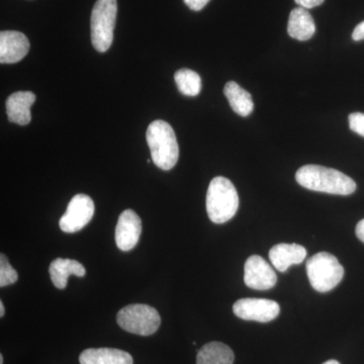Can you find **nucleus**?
Here are the masks:
<instances>
[{
	"instance_id": "1",
	"label": "nucleus",
	"mask_w": 364,
	"mask_h": 364,
	"mask_svg": "<svg viewBox=\"0 0 364 364\" xmlns=\"http://www.w3.org/2000/svg\"><path fill=\"white\" fill-rule=\"evenodd\" d=\"M296 181L303 188L329 195L349 196L356 191L355 181L350 177L320 165L301 167L296 171Z\"/></svg>"
},
{
	"instance_id": "2",
	"label": "nucleus",
	"mask_w": 364,
	"mask_h": 364,
	"mask_svg": "<svg viewBox=\"0 0 364 364\" xmlns=\"http://www.w3.org/2000/svg\"><path fill=\"white\" fill-rule=\"evenodd\" d=\"M146 139L154 164L162 170L173 168L178 161L179 147L172 127L162 119H156L148 127Z\"/></svg>"
},
{
	"instance_id": "3",
	"label": "nucleus",
	"mask_w": 364,
	"mask_h": 364,
	"mask_svg": "<svg viewBox=\"0 0 364 364\" xmlns=\"http://www.w3.org/2000/svg\"><path fill=\"white\" fill-rule=\"evenodd\" d=\"M205 205L210 221L215 224L230 221L239 208V196L234 184L226 177H215L208 186Z\"/></svg>"
},
{
	"instance_id": "4",
	"label": "nucleus",
	"mask_w": 364,
	"mask_h": 364,
	"mask_svg": "<svg viewBox=\"0 0 364 364\" xmlns=\"http://www.w3.org/2000/svg\"><path fill=\"white\" fill-rule=\"evenodd\" d=\"M306 268L311 286L318 293L332 291L344 277L343 267L328 252L315 254L306 261Z\"/></svg>"
},
{
	"instance_id": "5",
	"label": "nucleus",
	"mask_w": 364,
	"mask_h": 364,
	"mask_svg": "<svg viewBox=\"0 0 364 364\" xmlns=\"http://www.w3.org/2000/svg\"><path fill=\"white\" fill-rule=\"evenodd\" d=\"M117 0H97L91 14V43L97 51L107 52L114 41Z\"/></svg>"
},
{
	"instance_id": "6",
	"label": "nucleus",
	"mask_w": 364,
	"mask_h": 364,
	"mask_svg": "<svg viewBox=\"0 0 364 364\" xmlns=\"http://www.w3.org/2000/svg\"><path fill=\"white\" fill-rule=\"evenodd\" d=\"M117 324L124 331L150 336L159 329L161 318L156 309L142 304L124 306L117 315Z\"/></svg>"
},
{
	"instance_id": "7",
	"label": "nucleus",
	"mask_w": 364,
	"mask_h": 364,
	"mask_svg": "<svg viewBox=\"0 0 364 364\" xmlns=\"http://www.w3.org/2000/svg\"><path fill=\"white\" fill-rule=\"evenodd\" d=\"M95 208V203L90 196L82 193L73 196L65 214L60 219V229L69 234L80 231L92 219Z\"/></svg>"
},
{
	"instance_id": "8",
	"label": "nucleus",
	"mask_w": 364,
	"mask_h": 364,
	"mask_svg": "<svg viewBox=\"0 0 364 364\" xmlns=\"http://www.w3.org/2000/svg\"><path fill=\"white\" fill-rule=\"evenodd\" d=\"M233 312L242 320L268 323L279 315L280 306L272 299H241L234 304Z\"/></svg>"
},
{
	"instance_id": "9",
	"label": "nucleus",
	"mask_w": 364,
	"mask_h": 364,
	"mask_svg": "<svg viewBox=\"0 0 364 364\" xmlns=\"http://www.w3.org/2000/svg\"><path fill=\"white\" fill-rule=\"evenodd\" d=\"M277 273L259 255H252L244 267V282L256 291H267L277 284Z\"/></svg>"
},
{
	"instance_id": "10",
	"label": "nucleus",
	"mask_w": 364,
	"mask_h": 364,
	"mask_svg": "<svg viewBox=\"0 0 364 364\" xmlns=\"http://www.w3.org/2000/svg\"><path fill=\"white\" fill-rule=\"evenodd\" d=\"M142 234V221L133 210H126L119 215L116 227V244L122 251L136 247Z\"/></svg>"
},
{
	"instance_id": "11",
	"label": "nucleus",
	"mask_w": 364,
	"mask_h": 364,
	"mask_svg": "<svg viewBox=\"0 0 364 364\" xmlns=\"http://www.w3.org/2000/svg\"><path fill=\"white\" fill-rule=\"evenodd\" d=\"M28 51L30 42L25 33L16 31L0 33V63H18L25 58Z\"/></svg>"
},
{
	"instance_id": "12",
	"label": "nucleus",
	"mask_w": 364,
	"mask_h": 364,
	"mask_svg": "<svg viewBox=\"0 0 364 364\" xmlns=\"http://www.w3.org/2000/svg\"><path fill=\"white\" fill-rule=\"evenodd\" d=\"M36 95L32 91H18L6 100V114L11 123L26 126L30 124L31 107L35 104Z\"/></svg>"
},
{
	"instance_id": "13",
	"label": "nucleus",
	"mask_w": 364,
	"mask_h": 364,
	"mask_svg": "<svg viewBox=\"0 0 364 364\" xmlns=\"http://www.w3.org/2000/svg\"><path fill=\"white\" fill-rule=\"evenodd\" d=\"M306 257V248L299 244L280 243L269 251V259L280 272H287L291 265L301 264Z\"/></svg>"
},
{
	"instance_id": "14",
	"label": "nucleus",
	"mask_w": 364,
	"mask_h": 364,
	"mask_svg": "<svg viewBox=\"0 0 364 364\" xmlns=\"http://www.w3.org/2000/svg\"><path fill=\"white\" fill-rule=\"evenodd\" d=\"M80 364H133L128 352L114 348L86 349L79 356Z\"/></svg>"
},
{
	"instance_id": "15",
	"label": "nucleus",
	"mask_w": 364,
	"mask_h": 364,
	"mask_svg": "<svg viewBox=\"0 0 364 364\" xmlns=\"http://www.w3.org/2000/svg\"><path fill=\"white\" fill-rule=\"evenodd\" d=\"M316 26L313 16L303 7H296L289 14L287 33L293 39L308 41L315 35Z\"/></svg>"
},
{
	"instance_id": "16",
	"label": "nucleus",
	"mask_w": 364,
	"mask_h": 364,
	"mask_svg": "<svg viewBox=\"0 0 364 364\" xmlns=\"http://www.w3.org/2000/svg\"><path fill=\"white\" fill-rule=\"evenodd\" d=\"M50 277L54 286L59 289H64L70 275L85 277V267L78 261L57 258L51 263L49 268Z\"/></svg>"
},
{
	"instance_id": "17",
	"label": "nucleus",
	"mask_w": 364,
	"mask_h": 364,
	"mask_svg": "<svg viewBox=\"0 0 364 364\" xmlns=\"http://www.w3.org/2000/svg\"><path fill=\"white\" fill-rule=\"evenodd\" d=\"M234 352L222 342L203 345L196 356V364H233Z\"/></svg>"
},
{
	"instance_id": "18",
	"label": "nucleus",
	"mask_w": 364,
	"mask_h": 364,
	"mask_svg": "<svg viewBox=\"0 0 364 364\" xmlns=\"http://www.w3.org/2000/svg\"><path fill=\"white\" fill-rule=\"evenodd\" d=\"M224 93L230 107L241 117H248L253 112L254 102L248 91L244 90L238 83L230 81L225 85Z\"/></svg>"
},
{
	"instance_id": "19",
	"label": "nucleus",
	"mask_w": 364,
	"mask_h": 364,
	"mask_svg": "<svg viewBox=\"0 0 364 364\" xmlns=\"http://www.w3.org/2000/svg\"><path fill=\"white\" fill-rule=\"evenodd\" d=\"M178 90L186 97H196L202 90V79L191 69H181L174 75Z\"/></svg>"
},
{
	"instance_id": "20",
	"label": "nucleus",
	"mask_w": 364,
	"mask_h": 364,
	"mask_svg": "<svg viewBox=\"0 0 364 364\" xmlns=\"http://www.w3.org/2000/svg\"><path fill=\"white\" fill-rule=\"evenodd\" d=\"M18 279V272L9 264L6 255L1 253V255H0V287L11 286Z\"/></svg>"
},
{
	"instance_id": "21",
	"label": "nucleus",
	"mask_w": 364,
	"mask_h": 364,
	"mask_svg": "<svg viewBox=\"0 0 364 364\" xmlns=\"http://www.w3.org/2000/svg\"><path fill=\"white\" fill-rule=\"evenodd\" d=\"M349 127L354 133L364 136V114L363 112H352L348 117Z\"/></svg>"
},
{
	"instance_id": "22",
	"label": "nucleus",
	"mask_w": 364,
	"mask_h": 364,
	"mask_svg": "<svg viewBox=\"0 0 364 364\" xmlns=\"http://www.w3.org/2000/svg\"><path fill=\"white\" fill-rule=\"evenodd\" d=\"M183 1L191 11H200L207 6L210 0H183Z\"/></svg>"
},
{
	"instance_id": "23",
	"label": "nucleus",
	"mask_w": 364,
	"mask_h": 364,
	"mask_svg": "<svg viewBox=\"0 0 364 364\" xmlns=\"http://www.w3.org/2000/svg\"><path fill=\"white\" fill-rule=\"evenodd\" d=\"M294 1H296V4H298L299 7L309 9L321 6V4L324 2V0H294Z\"/></svg>"
},
{
	"instance_id": "24",
	"label": "nucleus",
	"mask_w": 364,
	"mask_h": 364,
	"mask_svg": "<svg viewBox=\"0 0 364 364\" xmlns=\"http://www.w3.org/2000/svg\"><path fill=\"white\" fill-rule=\"evenodd\" d=\"M352 39L356 41V42L364 40V21L359 23L354 28L353 33H352Z\"/></svg>"
},
{
	"instance_id": "25",
	"label": "nucleus",
	"mask_w": 364,
	"mask_h": 364,
	"mask_svg": "<svg viewBox=\"0 0 364 364\" xmlns=\"http://www.w3.org/2000/svg\"><path fill=\"white\" fill-rule=\"evenodd\" d=\"M355 233L359 240L364 243V219L358 223V226H356Z\"/></svg>"
},
{
	"instance_id": "26",
	"label": "nucleus",
	"mask_w": 364,
	"mask_h": 364,
	"mask_svg": "<svg viewBox=\"0 0 364 364\" xmlns=\"http://www.w3.org/2000/svg\"><path fill=\"white\" fill-rule=\"evenodd\" d=\"M4 314H6V309H4V303L0 301V317H4Z\"/></svg>"
},
{
	"instance_id": "27",
	"label": "nucleus",
	"mask_w": 364,
	"mask_h": 364,
	"mask_svg": "<svg viewBox=\"0 0 364 364\" xmlns=\"http://www.w3.org/2000/svg\"><path fill=\"white\" fill-rule=\"evenodd\" d=\"M322 364H340V363L337 360H334V359H331V360L326 361V363Z\"/></svg>"
},
{
	"instance_id": "28",
	"label": "nucleus",
	"mask_w": 364,
	"mask_h": 364,
	"mask_svg": "<svg viewBox=\"0 0 364 364\" xmlns=\"http://www.w3.org/2000/svg\"><path fill=\"white\" fill-rule=\"evenodd\" d=\"M0 364H4V356L0 355Z\"/></svg>"
}]
</instances>
